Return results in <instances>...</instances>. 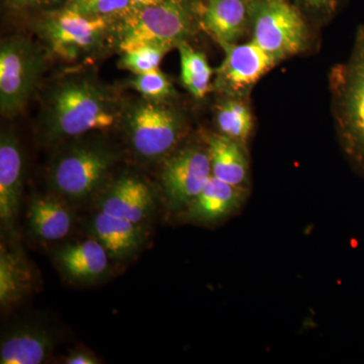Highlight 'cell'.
Instances as JSON below:
<instances>
[{
  "label": "cell",
  "mask_w": 364,
  "mask_h": 364,
  "mask_svg": "<svg viewBox=\"0 0 364 364\" xmlns=\"http://www.w3.org/2000/svg\"><path fill=\"white\" fill-rule=\"evenodd\" d=\"M119 114L116 98L93 78L69 77L53 85L46 97L42 133L49 142H61L112 128Z\"/></svg>",
  "instance_id": "6da1fadb"
},
{
  "label": "cell",
  "mask_w": 364,
  "mask_h": 364,
  "mask_svg": "<svg viewBox=\"0 0 364 364\" xmlns=\"http://www.w3.org/2000/svg\"><path fill=\"white\" fill-rule=\"evenodd\" d=\"M329 83L340 145L364 178V33L359 28L350 56L333 67Z\"/></svg>",
  "instance_id": "7a4b0ae2"
},
{
  "label": "cell",
  "mask_w": 364,
  "mask_h": 364,
  "mask_svg": "<svg viewBox=\"0 0 364 364\" xmlns=\"http://www.w3.org/2000/svg\"><path fill=\"white\" fill-rule=\"evenodd\" d=\"M119 48L128 52L144 45L177 47L200 28L198 0H164L156 6L124 14Z\"/></svg>",
  "instance_id": "3957f363"
},
{
  "label": "cell",
  "mask_w": 364,
  "mask_h": 364,
  "mask_svg": "<svg viewBox=\"0 0 364 364\" xmlns=\"http://www.w3.org/2000/svg\"><path fill=\"white\" fill-rule=\"evenodd\" d=\"M250 33L279 63L310 47L309 21L291 0H251Z\"/></svg>",
  "instance_id": "277c9868"
},
{
  "label": "cell",
  "mask_w": 364,
  "mask_h": 364,
  "mask_svg": "<svg viewBox=\"0 0 364 364\" xmlns=\"http://www.w3.org/2000/svg\"><path fill=\"white\" fill-rule=\"evenodd\" d=\"M117 157L116 151L107 144H73L53 161L50 183L63 198L74 202L86 200L102 188Z\"/></svg>",
  "instance_id": "5b68a950"
},
{
  "label": "cell",
  "mask_w": 364,
  "mask_h": 364,
  "mask_svg": "<svg viewBox=\"0 0 364 364\" xmlns=\"http://www.w3.org/2000/svg\"><path fill=\"white\" fill-rule=\"evenodd\" d=\"M124 116V131L132 149L148 161L165 159L186 133V117L163 100L144 97Z\"/></svg>",
  "instance_id": "8992f818"
},
{
  "label": "cell",
  "mask_w": 364,
  "mask_h": 364,
  "mask_svg": "<svg viewBox=\"0 0 364 364\" xmlns=\"http://www.w3.org/2000/svg\"><path fill=\"white\" fill-rule=\"evenodd\" d=\"M45 70V57L23 37L6 38L0 45V111L14 117L23 111Z\"/></svg>",
  "instance_id": "52a82bcc"
},
{
  "label": "cell",
  "mask_w": 364,
  "mask_h": 364,
  "mask_svg": "<svg viewBox=\"0 0 364 364\" xmlns=\"http://www.w3.org/2000/svg\"><path fill=\"white\" fill-rule=\"evenodd\" d=\"M114 18L83 16L64 7L42 21L41 35L59 56L77 59L102 45L114 25Z\"/></svg>",
  "instance_id": "ba28073f"
},
{
  "label": "cell",
  "mask_w": 364,
  "mask_h": 364,
  "mask_svg": "<svg viewBox=\"0 0 364 364\" xmlns=\"http://www.w3.org/2000/svg\"><path fill=\"white\" fill-rule=\"evenodd\" d=\"M207 146L188 144L173 151L163 162L161 183L173 212L186 210L212 177Z\"/></svg>",
  "instance_id": "9c48e42d"
},
{
  "label": "cell",
  "mask_w": 364,
  "mask_h": 364,
  "mask_svg": "<svg viewBox=\"0 0 364 364\" xmlns=\"http://www.w3.org/2000/svg\"><path fill=\"white\" fill-rule=\"evenodd\" d=\"M220 46L225 58L215 70L214 88L225 97H247L256 83L279 64L252 41Z\"/></svg>",
  "instance_id": "30bf717a"
},
{
  "label": "cell",
  "mask_w": 364,
  "mask_h": 364,
  "mask_svg": "<svg viewBox=\"0 0 364 364\" xmlns=\"http://www.w3.org/2000/svg\"><path fill=\"white\" fill-rule=\"evenodd\" d=\"M200 28L221 44L238 43L251 26V0H198Z\"/></svg>",
  "instance_id": "8fae6325"
},
{
  "label": "cell",
  "mask_w": 364,
  "mask_h": 364,
  "mask_svg": "<svg viewBox=\"0 0 364 364\" xmlns=\"http://www.w3.org/2000/svg\"><path fill=\"white\" fill-rule=\"evenodd\" d=\"M98 207L107 214L142 224L152 214L154 195L142 178L126 174L105 189Z\"/></svg>",
  "instance_id": "7c38bea8"
},
{
  "label": "cell",
  "mask_w": 364,
  "mask_h": 364,
  "mask_svg": "<svg viewBox=\"0 0 364 364\" xmlns=\"http://www.w3.org/2000/svg\"><path fill=\"white\" fill-rule=\"evenodd\" d=\"M23 158L13 132L0 136V220L7 230L14 229L20 208Z\"/></svg>",
  "instance_id": "4fadbf2b"
},
{
  "label": "cell",
  "mask_w": 364,
  "mask_h": 364,
  "mask_svg": "<svg viewBox=\"0 0 364 364\" xmlns=\"http://www.w3.org/2000/svg\"><path fill=\"white\" fill-rule=\"evenodd\" d=\"M246 191L247 188L232 186L212 176L200 195L184 210V217L188 221L207 224L221 221L241 207Z\"/></svg>",
  "instance_id": "5bb4252c"
},
{
  "label": "cell",
  "mask_w": 364,
  "mask_h": 364,
  "mask_svg": "<svg viewBox=\"0 0 364 364\" xmlns=\"http://www.w3.org/2000/svg\"><path fill=\"white\" fill-rule=\"evenodd\" d=\"M90 233L107 249L114 259L124 260L142 247L145 233L142 224L98 210L90 222Z\"/></svg>",
  "instance_id": "9a60e30c"
},
{
  "label": "cell",
  "mask_w": 364,
  "mask_h": 364,
  "mask_svg": "<svg viewBox=\"0 0 364 364\" xmlns=\"http://www.w3.org/2000/svg\"><path fill=\"white\" fill-rule=\"evenodd\" d=\"M109 254L95 238L67 244L56 253V261L69 279L95 282L107 272Z\"/></svg>",
  "instance_id": "2e32d148"
},
{
  "label": "cell",
  "mask_w": 364,
  "mask_h": 364,
  "mask_svg": "<svg viewBox=\"0 0 364 364\" xmlns=\"http://www.w3.org/2000/svg\"><path fill=\"white\" fill-rule=\"evenodd\" d=\"M54 347L52 335L37 326H20L7 333L0 345L1 364L45 363Z\"/></svg>",
  "instance_id": "e0dca14e"
},
{
  "label": "cell",
  "mask_w": 364,
  "mask_h": 364,
  "mask_svg": "<svg viewBox=\"0 0 364 364\" xmlns=\"http://www.w3.org/2000/svg\"><path fill=\"white\" fill-rule=\"evenodd\" d=\"M207 147L213 176L232 186L247 188L249 162L246 146L215 133L208 136Z\"/></svg>",
  "instance_id": "ac0fdd59"
},
{
  "label": "cell",
  "mask_w": 364,
  "mask_h": 364,
  "mask_svg": "<svg viewBox=\"0 0 364 364\" xmlns=\"http://www.w3.org/2000/svg\"><path fill=\"white\" fill-rule=\"evenodd\" d=\"M28 225L36 238L59 241L70 233L73 214L63 200L51 196H37L28 205Z\"/></svg>",
  "instance_id": "d6986e66"
},
{
  "label": "cell",
  "mask_w": 364,
  "mask_h": 364,
  "mask_svg": "<svg viewBox=\"0 0 364 364\" xmlns=\"http://www.w3.org/2000/svg\"><path fill=\"white\" fill-rule=\"evenodd\" d=\"M215 121L218 133L246 146L254 127L252 111L246 97H225L215 107Z\"/></svg>",
  "instance_id": "ffe728a7"
},
{
  "label": "cell",
  "mask_w": 364,
  "mask_h": 364,
  "mask_svg": "<svg viewBox=\"0 0 364 364\" xmlns=\"http://www.w3.org/2000/svg\"><path fill=\"white\" fill-rule=\"evenodd\" d=\"M177 48L181 55L182 83L193 97L202 100L210 92L215 70L208 64L205 54L193 49L188 41L181 43Z\"/></svg>",
  "instance_id": "44dd1931"
},
{
  "label": "cell",
  "mask_w": 364,
  "mask_h": 364,
  "mask_svg": "<svg viewBox=\"0 0 364 364\" xmlns=\"http://www.w3.org/2000/svg\"><path fill=\"white\" fill-rule=\"evenodd\" d=\"M28 277L25 263L18 254L4 246L0 252V303L2 306L14 304L28 287Z\"/></svg>",
  "instance_id": "7402d4cb"
},
{
  "label": "cell",
  "mask_w": 364,
  "mask_h": 364,
  "mask_svg": "<svg viewBox=\"0 0 364 364\" xmlns=\"http://www.w3.org/2000/svg\"><path fill=\"white\" fill-rule=\"evenodd\" d=\"M172 47L166 45H144L131 51L124 52L121 67L134 74L146 73L159 69L163 57Z\"/></svg>",
  "instance_id": "603a6c76"
},
{
  "label": "cell",
  "mask_w": 364,
  "mask_h": 364,
  "mask_svg": "<svg viewBox=\"0 0 364 364\" xmlns=\"http://www.w3.org/2000/svg\"><path fill=\"white\" fill-rule=\"evenodd\" d=\"M135 75L131 81L132 86L141 93L143 97L153 100H164L173 93V87L168 77L159 69Z\"/></svg>",
  "instance_id": "cb8c5ba5"
},
{
  "label": "cell",
  "mask_w": 364,
  "mask_h": 364,
  "mask_svg": "<svg viewBox=\"0 0 364 364\" xmlns=\"http://www.w3.org/2000/svg\"><path fill=\"white\" fill-rule=\"evenodd\" d=\"M130 6V0H67L65 7L87 16H117Z\"/></svg>",
  "instance_id": "d4e9b609"
},
{
  "label": "cell",
  "mask_w": 364,
  "mask_h": 364,
  "mask_svg": "<svg viewBox=\"0 0 364 364\" xmlns=\"http://www.w3.org/2000/svg\"><path fill=\"white\" fill-rule=\"evenodd\" d=\"M311 23L322 25L334 18L342 0H291Z\"/></svg>",
  "instance_id": "484cf974"
},
{
  "label": "cell",
  "mask_w": 364,
  "mask_h": 364,
  "mask_svg": "<svg viewBox=\"0 0 364 364\" xmlns=\"http://www.w3.org/2000/svg\"><path fill=\"white\" fill-rule=\"evenodd\" d=\"M57 0H6L7 6L16 11L36 9L54 4Z\"/></svg>",
  "instance_id": "4316f807"
},
{
  "label": "cell",
  "mask_w": 364,
  "mask_h": 364,
  "mask_svg": "<svg viewBox=\"0 0 364 364\" xmlns=\"http://www.w3.org/2000/svg\"><path fill=\"white\" fill-rule=\"evenodd\" d=\"M67 364H97L100 363L98 359L95 355L83 350H76L72 352L70 355L65 359Z\"/></svg>",
  "instance_id": "83f0119b"
},
{
  "label": "cell",
  "mask_w": 364,
  "mask_h": 364,
  "mask_svg": "<svg viewBox=\"0 0 364 364\" xmlns=\"http://www.w3.org/2000/svg\"><path fill=\"white\" fill-rule=\"evenodd\" d=\"M164 0H130V6L128 9L136 11V9H144V7L156 6Z\"/></svg>",
  "instance_id": "f1b7e54d"
},
{
  "label": "cell",
  "mask_w": 364,
  "mask_h": 364,
  "mask_svg": "<svg viewBox=\"0 0 364 364\" xmlns=\"http://www.w3.org/2000/svg\"><path fill=\"white\" fill-rule=\"evenodd\" d=\"M359 30L364 33V25L359 26Z\"/></svg>",
  "instance_id": "f546056e"
}]
</instances>
